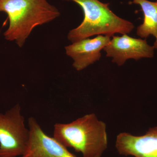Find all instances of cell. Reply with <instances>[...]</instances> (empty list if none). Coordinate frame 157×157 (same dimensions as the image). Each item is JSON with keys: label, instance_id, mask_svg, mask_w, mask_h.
Returning <instances> with one entry per match:
<instances>
[{"label": "cell", "instance_id": "obj_1", "mask_svg": "<svg viewBox=\"0 0 157 157\" xmlns=\"http://www.w3.org/2000/svg\"><path fill=\"white\" fill-rule=\"evenodd\" d=\"M53 137L67 148L81 153L83 157H101L108 146L106 124L94 113L70 123L56 124Z\"/></svg>", "mask_w": 157, "mask_h": 157}, {"label": "cell", "instance_id": "obj_2", "mask_svg": "<svg viewBox=\"0 0 157 157\" xmlns=\"http://www.w3.org/2000/svg\"><path fill=\"white\" fill-rule=\"evenodd\" d=\"M2 10L9 20L4 37L8 41H14L20 48L36 27L60 15L58 9L47 0H2Z\"/></svg>", "mask_w": 157, "mask_h": 157}, {"label": "cell", "instance_id": "obj_3", "mask_svg": "<svg viewBox=\"0 0 157 157\" xmlns=\"http://www.w3.org/2000/svg\"><path fill=\"white\" fill-rule=\"evenodd\" d=\"M73 1L81 7L84 19L78 27L70 31L68 39L75 42L94 35L110 37L115 33H130L135 28L132 23L117 16L109 8V3L99 0H63Z\"/></svg>", "mask_w": 157, "mask_h": 157}, {"label": "cell", "instance_id": "obj_4", "mask_svg": "<svg viewBox=\"0 0 157 157\" xmlns=\"http://www.w3.org/2000/svg\"><path fill=\"white\" fill-rule=\"evenodd\" d=\"M19 104L0 113V156L21 157L28 143L29 130Z\"/></svg>", "mask_w": 157, "mask_h": 157}, {"label": "cell", "instance_id": "obj_5", "mask_svg": "<svg viewBox=\"0 0 157 157\" xmlns=\"http://www.w3.org/2000/svg\"><path fill=\"white\" fill-rule=\"evenodd\" d=\"M28 126V143L21 157H77L54 137L46 135L35 118H29Z\"/></svg>", "mask_w": 157, "mask_h": 157}, {"label": "cell", "instance_id": "obj_6", "mask_svg": "<svg viewBox=\"0 0 157 157\" xmlns=\"http://www.w3.org/2000/svg\"><path fill=\"white\" fill-rule=\"evenodd\" d=\"M154 49L146 39H135L127 34L122 36H113L112 40L104 48L107 56L113 58L112 62L118 66L123 65L128 59L137 60L142 58L153 57Z\"/></svg>", "mask_w": 157, "mask_h": 157}, {"label": "cell", "instance_id": "obj_7", "mask_svg": "<svg viewBox=\"0 0 157 157\" xmlns=\"http://www.w3.org/2000/svg\"><path fill=\"white\" fill-rule=\"evenodd\" d=\"M115 147L122 155L157 157V126L151 128L141 136L121 133L117 137Z\"/></svg>", "mask_w": 157, "mask_h": 157}, {"label": "cell", "instance_id": "obj_8", "mask_svg": "<svg viewBox=\"0 0 157 157\" xmlns=\"http://www.w3.org/2000/svg\"><path fill=\"white\" fill-rule=\"evenodd\" d=\"M110 37L98 35L93 39L86 38L65 47L66 54L73 60L77 71L84 70L101 58V51L110 42Z\"/></svg>", "mask_w": 157, "mask_h": 157}, {"label": "cell", "instance_id": "obj_9", "mask_svg": "<svg viewBox=\"0 0 157 157\" xmlns=\"http://www.w3.org/2000/svg\"><path fill=\"white\" fill-rule=\"evenodd\" d=\"M132 3L139 5L144 14L143 23L137 27V34L141 38H147L150 35L156 38L153 47L157 49V1L133 0Z\"/></svg>", "mask_w": 157, "mask_h": 157}, {"label": "cell", "instance_id": "obj_10", "mask_svg": "<svg viewBox=\"0 0 157 157\" xmlns=\"http://www.w3.org/2000/svg\"><path fill=\"white\" fill-rule=\"evenodd\" d=\"M2 11V0H0V12Z\"/></svg>", "mask_w": 157, "mask_h": 157}, {"label": "cell", "instance_id": "obj_11", "mask_svg": "<svg viewBox=\"0 0 157 157\" xmlns=\"http://www.w3.org/2000/svg\"><path fill=\"white\" fill-rule=\"evenodd\" d=\"M0 157H1V156H0Z\"/></svg>", "mask_w": 157, "mask_h": 157}]
</instances>
